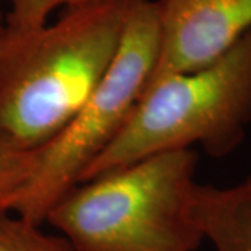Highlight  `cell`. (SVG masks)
<instances>
[{"label": "cell", "instance_id": "obj_1", "mask_svg": "<svg viewBox=\"0 0 251 251\" xmlns=\"http://www.w3.org/2000/svg\"><path fill=\"white\" fill-rule=\"evenodd\" d=\"M133 1L13 0L0 27V133L24 148L53 140L116 57Z\"/></svg>", "mask_w": 251, "mask_h": 251}, {"label": "cell", "instance_id": "obj_2", "mask_svg": "<svg viewBox=\"0 0 251 251\" xmlns=\"http://www.w3.org/2000/svg\"><path fill=\"white\" fill-rule=\"evenodd\" d=\"M197 166L194 150L144 158L77 184L46 222L77 251H196Z\"/></svg>", "mask_w": 251, "mask_h": 251}, {"label": "cell", "instance_id": "obj_3", "mask_svg": "<svg viewBox=\"0 0 251 251\" xmlns=\"http://www.w3.org/2000/svg\"><path fill=\"white\" fill-rule=\"evenodd\" d=\"M250 126L251 28L212 63L148 85L120 133L80 183L194 145L212 158H224L242 145Z\"/></svg>", "mask_w": 251, "mask_h": 251}, {"label": "cell", "instance_id": "obj_4", "mask_svg": "<svg viewBox=\"0 0 251 251\" xmlns=\"http://www.w3.org/2000/svg\"><path fill=\"white\" fill-rule=\"evenodd\" d=\"M156 0H134L116 57L78 112L39 148L36 168L11 212L34 224L80 183L87 168L120 133L141 99L158 54Z\"/></svg>", "mask_w": 251, "mask_h": 251}, {"label": "cell", "instance_id": "obj_5", "mask_svg": "<svg viewBox=\"0 0 251 251\" xmlns=\"http://www.w3.org/2000/svg\"><path fill=\"white\" fill-rule=\"evenodd\" d=\"M158 54L148 85L216 60L251 28V0H156Z\"/></svg>", "mask_w": 251, "mask_h": 251}, {"label": "cell", "instance_id": "obj_6", "mask_svg": "<svg viewBox=\"0 0 251 251\" xmlns=\"http://www.w3.org/2000/svg\"><path fill=\"white\" fill-rule=\"evenodd\" d=\"M193 214L216 251H251V173L229 187L197 183Z\"/></svg>", "mask_w": 251, "mask_h": 251}, {"label": "cell", "instance_id": "obj_7", "mask_svg": "<svg viewBox=\"0 0 251 251\" xmlns=\"http://www.w3.org/2000/svg\"><path fill=\"white\" fill-rule=\"evenodd\" d=\"M39 148H24L0 133V214L11 212L36 168Z\"/></svg>", "mask_w": 251, "mask_h": 251}, {"label": "cell", "instance_id": "obj_8", "mask_svg": "<svg viewBox=\"0 0 251 251\" xmlns=\"http://www.w3.org/2000/svg\"><path fill=\"white\" fill-rule=\"evenodd\" d=\"M41 226L13 212L0 214V251H77L64 236Z\"/></svg>", "mask_w": 251, "mask_h": 251}, {"label": "cell", "instance_id": "obj_9", "mask_svg": "<svg viewBox=\"0 0 251 251\" xmlns=\"http://www.w3.org/2000/svg\"><path fill=\"white\" fill-rule=\"evenodd\" d=\"M1 23H3V13L0 11V27H1Z\"/></svg>", "mask_w": 251, "mask_h": 251}, {"label": "cell", "instance_id": "obj_10", "mask_svg": "<svg viewBox=\"0 0 251 251\" xmlns=\"http://www.w3.org/2000/svg\"><path fill=\"white\" fill-rule=\"evenodd\" d=\"M11 0H0V3H10Z\"/></svg>", "mask_w": 251, "mask_h": 251}]
</instances>
